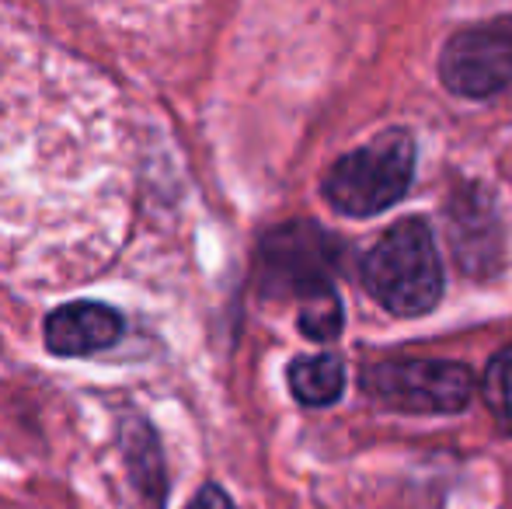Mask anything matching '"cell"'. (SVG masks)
I'll list each match as a JSON object with an SVG mask.
<instances>
[{"label": "cell", "instance_id": "1", "mask_svg": "<svg viewBox=\"0 0 512 509\" xmlns=\"http://www.w3.org/2000/svg\"><path fill=\"white\" fill-rule=\"evenodd\" d=\"M366 293L394 318H422L443 300V258L425 217L387 227L359 262Z\"/></svg>", "mask_w": 512, "mask_h": 509}, {"label": "cell", "instance_id": "2", "mask_svg": "<svg viewBox=\"0 0 512 509\" xmlns=\"http://www.w3.org/2000/svg\"><path fill=\"white\" fill-rule=\"evenodd\" d=\"M415 161V136L408 129H384L324 171L321 196L338 217H377L408 196L415 182Z\"/></svg>", "mask_w": 512, "mask_h": 509}, {"label": "cell", "instance_id": "3", "mask_svg": "<svg viewBox=\"0 0 512 509\" xmlns=\"http://www.w3.org/2000/svg\"><path fill=\"white\" fill-rule=\"evenodd\" d=\"M366 398L401 415H457L471 405L478 381L457 360H373L359 374Z\"/></svg>", "mask_w": 512, "mask_h": 509}, {"label": "cell", "instance_id": "4", "mask_svg": "<svg viewBox=\"0 0 512 509\" xmlns=\"http://www.w3.org/2000/svg\"><path fill=\"white\" fill-rule=\"evenodd\" d=\"M439 81L450 95L485 102L512 88V14L464 25L439 53Z\"/></svg>", "mask_w": 512, "mask_h": 509}, {"label": "cell", "instance_id": "5", "mask_svg": "<svg viewBox=\"0 0 512 509\" xmlns=\"http://www.w3.org/2000/svg\"><path fill=\"white\" fill-rule=\"evenodd\" d=\"M342 262V241L310 220H290L265 234L262 241V279L272 293H297L300 300L321 290H335Z\"/></svg>", "mask_w": 512, "mask_h": 509}, {"label": "cell", "instance_id": "6", "mask_svg": "<svg viewBox=\"0 0 512 509\" xmlns=\"http://www.w3.org/2000/svg\"><path fill=\"white\" fill-rule=\"evenodd\" d=\"M446 238L453 262L471 279H492L506 269L509 241L495 196L481 182H460L446 203Z\"/></svg>", "mask_w": 512, "mask_h": 509}, {"label": "cell", "instance_id": "7", "mask_svg": "<svg viewBox=\"0 0 512 509\" xmlns=\"http://www.w3.org/2000/svg\"><path fill=\"white\" fill-rule=\"evenodd\" d=\"M122 314L98 300L56 307L46 318V349L53 356H95L122 339Z\"/></svg>", "mask_w": 512, "mask_h": 509}, {"label": "cell", "instance_id": "8", "mask_svg": "<svg viewBox=\"0 0 512 509\" xmlns=\"http://www.w3.org/2000/svg\"><path fill=\"white\" fill-rule=\"evenodd\" d=\"M290 391L300 405L328 408L345 394V363L335 353H310L297 356L286 370Z\"/></svg>", "mask_w": 512, "mask_h": 509}, {"label": "cell", "instance_id": "9", "mask_svg": "<svg viewBox=\"0 0 512 509\" xmlns=\"http://www.w3.org/2000/svg\"><path fill=\"white\" fill-rule=\"evenodd\" d=\"M342 325H345V311L335 290H321L314 297L300 300L297 328L310 342H335L342 335Z\"/></svg>", "mask_w": 512, "mask_h": 509}, {"label": "cell", "instance_id": "10", "mask_svg": "<svg viewBox=\"0 0 512 509\" xmlns=\"http://www.w3.org/2000/svg\"><path fill=\"white\" fill-rule=\"evenodd\" d=\"M481 391H485V405L492 412V419L499 422L502 433L512 436V346L492 356Z\"/></svg>", "mask_w": 512, "mask_h": 509}, {"label": "cell", "instance_id": "11", "mask_svg": "<svg viewBox=\"0 0 512 509\" xmlns=\"http://www.w3.org/2000/svg\"><path fill=\"white\" fill-rule=\"evenodd\" d=\"M189 509H237V506L230 503V496L220 485H203V489L196 492V499L189 503Z\"/></svg>", "mask_w": 512, "mask_h": 509}]
</instances>
